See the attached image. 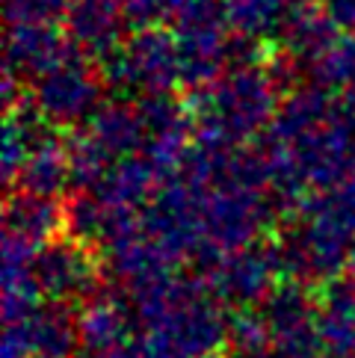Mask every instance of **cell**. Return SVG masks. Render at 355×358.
Returning <instances> with one entry per match:
<instances>
[{"instance_id": "cell-7", "label": "cell", "mask_w": 355, "mask_h": 358, "mask_svg": "<svg viewBox=\"0 0 355 358\" xmlns=\"http://www.w3.org/2000/svg\"><path fill=\"white\" fill-rule=\"evenodd\" d=\"M122 24H128L116 0H78L66 12V36L86 57H110L124 39Z\"/></svg>"}, {"instance_id": "cell-8", "label": "cell", "mask_w": 355, "mask_h": 358, "mask_svg": "<svg viewBox=\"0 0 355 358\" xmlns=\"http://www.w3.org/2000/svg\"><path fill=\"white\" fill-rule=\"evenodd\" d=\"M6 234H18L33 246H48L68 225V208L59 199H45L21 189H9L6 199Z\"/></svg>"}, {"instance_id": "cell-9", "label": "cell", "mask_w": 355, "mask_h": 358, "mask_svg": "<svg viewBox=\"0 0 355 358\" xmlns=\"http://www.w3.org/2000/svg\"><path fill=\"white\" fill-rule=\"evenodd\" d=\"M68 184H74L68 139L48 131L39 143H36V148L30 151V157L18 175V184L12 189L45 196V199H57Z\"/></svg>"}, {"instance_id": "cell-4", "label": "cell", "mask_w": 355, "mask_h": 358, "mask_svg": "<svg viewBox=\"0 0 355 358\" xmlns=\"http://www.w3.org/2000/svg\"><path fill=\"white\" fill-rule=\"evenodd\" d=\"M101 86L104 74L89 62L86 54H74L62 66L50 69L45 78L30 83V104L48 127H71L95 116Z\"/></svg>"}, {"instance_id": "cell-2", "label": "cell", "mask_w": 355, "mask_h": 358, "mask_svg": "<svg viewBox=\"0 0 355 358\" xmlns=\"http://www.w3.org/2000/svg\"><path fill=\"white\" fill-rule=\"evenodd\" d=\"M104 83L122 92H139L143 98L166 95L181 83V57L175 36L166 27L133 30L110 57L101 59Z\"/></svg>"}, {"instance_id": "cell-5", "label": "cell", "mask_w": 355, "mask_h": 358, "mask_svg": "<svg viewBox=\"0 0 355 358\" xmlns=\"http://www.w3.org/2000/svg\"><path fill=\"white\" fill-rule=\"evenodd\" d=\"M74 54H83V50L74 48L66 30H57L54 24H15L6 33L3 71L15 74L21 83H36Z\"/></svg>"}, {"instance_id": "cell-11", "label": "cell", "mask_w": 355, "mask_h": 358, "mask_svg": "<svg viewBox=\"0 0 355 358\" xmlns=\"http://www.w3.org/2000/svg\"><path fill=\"white\" fill-rule=\"evenodd\" d=\"M275 255H258L249 249H240L231 255H219L213 261V281L217 287L231 293V296H255L263 290L266 278H270Z\"/></svg>"}, {"instance_id": "cell-14", "label": "cell", "mask_w": 355, "mask_h": 358, "mask_svg": "<svg viewBox=\"0 0 355 358\" xmlns=\"http://www.w3.org/2000/svg\"><path fill=\"white\" fill-rule=\"evenodd\" d=\"M78 0H6V21L15 24H54L57 15L66 18V12Z\"/></svg>"}, {"instance_id": "cell-13", "label": "cell", "mask_w": 355, "mask_h": 358, "mask_svg": "<svg viewBox=\"0 0 355 358\" xmlns=\"http://www.w3.org/2000/svg\"><path fill=\"white\" fill-rule=\"evenodd\" d=\"M116 3L133 30H148L163 27L169 18L178 21L196 0H116Z\"/></svg>"}, {"instance_id": "cell-6", "label": "cell", "mask_w": 355, "mask_h": 358, "mask_svg": "<svg viewBox=\"0 0 355 358\" xmlns=\"http://www.w3.org/2000/svg\"><path fill=\"white\" fill-rule=\"evenodd\" d=\"M36 287H42L54 296H71L86 293L95 285V258L83 243L54 240L39 249L33 261Z\"/></svg>"}, {"instance_id": "cell-12", "label": "cell", "mask_w": 355, "mask_h": 358, "mask_svg": "<svg viewBox=\"0 0 355 358\" xmlns=\"http://www.w3.org/2000/svg\"><path fill=\"white\" fill-rule=\"evenodd\" d=\"M308 3V0H222L225 18L240 39H261V36L282 30L287 12Z\"/></svg>"}, {"instance_id": "cell-3", "label": "cell", "mask_w": 355, "mask_h": 358, "mask_svg": "<svg viewBox=\"0 0 355 358\" xmlns=\"http://www.w3.org/2000/svg\"><path fill=\"white\" fill-rule=\"evenodd\" d=\"M228 18L222 0H196L175 21V45L181 57V83L196 89L213 83L222 74L225 59L231 57Z\"/></svg>"}, {"instance_id": "cell-15", "label": "cell", "mask_w": 355, "mask_h": 358, "mask_svg": "<svg viewBox=\"0 0 355 358\" xmlns=\"http://www.w3.org/2000/svg\"><path fill=\"white\" fill-rule=\"evenodd\" d=\"M320 6L326 9L338 33L355 36V0H320Z\"/></svg>"}, {"instance_id": "cell-10", "label": "cell", "mask_w": 355, "mask_h": 358, "mask_svg": "<svg viewBox=\"0 0 355 358\" xmlns=\"http://www.w3.org/2000/svg\"><path fill=\"white\" fill-rule=\"evenodd\" d=\"M314 86L326 89L332 95L355 98V36L338 33L335 39L308 62Z\"/></svg>"}, {"instance_id": "cell-1", "label": "cell", "mask_w": 355, "mask_h": 358, "mask_svg": "<svg viewBox=\"0 0 355 358\" xmlns=\"http://www.w3.org/2000/svg\"><path fill=\"white\" fill-rule=\"evenodd\" d=\"M278 86L266 66L240 62L187 101L201 148L234 151L275 119Z\"/></svg>"}]
</instances>
